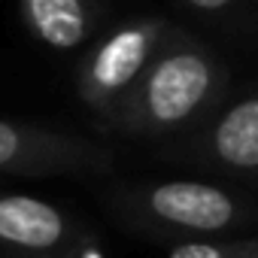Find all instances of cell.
Here are the masks:
<instances>
[{
  "label": "cell",
  "mask_w": 258,
  "mask_h": 258,
  "mask_svg": "<svg viewBox=\"0 0 258 258\" xmlns=\"http://www.w3.org/2000/svg\"><path fill=\"white\" fill-rule=\"evenodd\" d=\"M219 58L182 31H170L140 82L100 121L124 137H164L204 118L225 91Z\"/></svg>",
  "instance_id": "obj_1"
},
{
  "label": "cell",
  "mask_w": 258,
  "mask_h": 258,
  "mask_svg": "<svg viewBox=\"0 0 258 258\" xmlns=\"http://www.w3.org/2000/svg\"><path fill=\"white\" fill-rule=\"evenodd\" d=\"M170 31V22L155 16L131 19L112 28L82 55L76 67V91L79 100L97 115V121H103L140 82Z\"/></svg>",
  "instance_id": "obj_2"
},
{
  "label": "cell",
  "mask_w": 258,
  "mask_h": 258,
  "mask_svg": "<svg viewBox=\"0 0 258 258\" xmlns=\"http://www.w3.org/2000/svg\"><path fill=\"white\" fill-rule=\"evenodd\" d=\"M115 207L140 228L195 237L222 234L237 228L243 219V207L231 191L201 179H170L127 188L115 195Z\"/></svg>",
  "instance_id": "obj_3"
},
{
  "label": "cell",
  "mask_w": 258,
  "mask_h": 258,
  "mask_svg": "<svg viewBox=\"0 0 258 258\" xmlns=\"http://www.w3.org/2000/svg\"><path fill=\"white\" fill-rule=\"evenodd\" d=\"M0 258H100V243L64 207L0 191Z\"/></svg>",
  "instance_id": "obj_4"
},
{
  "label": "cell",
  "mask_w": 258,
  "mask_h": 258,
  "mask_svg": "<svg viewBox=\"0 0 258 258\" xmlns=\"http://www.w3.org/2000/svg\"><path fill=\"white\" fill-rule=\"evenodd\" d=\"M109 167L112 149L91 137L0 118V176H97Z\"/></svg>",
  "instance_id": "obj_5"
},
{
  "label": "cell",
  "mask_w": 258,
  "mask_h": 258,
  "mask_svg": "<svg viewBox=\"0 0 258 258\" xmlns=\"http://www.w3.org/2000/svg\"><path fill=\"white\" fill-rule=\"evenodd\" d=\"M191 155L228 173H258V94L222 109L195 143Z\"/></svg>",
  "instance_id": "obj_6"
},
{
  "label": "cell",
  "mask_w": 258,
  "mask_h": 258,
  "mask_svg": "<svg viewBox=\"0 0 258 258\" xmlns=\"http://www.w3.org/2000/svg\"><path fill=\"white\" fill-rule=\"evenodd\" d=\"M25 28L58 52H73L97 31V0H19Z\"/></svg>",
  "instance_id": "obj_7"
},
{
  "label": "cell",
  "mask_w": 258,
  "mask_h": 258,
  "mask_svg": "<svg viewBox=\"0 0 258 258\" xmlns=\"http://www.w3.org/2000/svg\"><path fill=\"white\" fill-rule=\"evenodd\" d=\"M167 258H258V240H213L195 237L170 249Z\"/></svg>",
  "instance_id": "obj_8"
},
{
  "label": "cell",
  "mask_w": 258,
  "mask_h": 258,
  "mask_svg": "<svg viewBox=\"0 0 258 258\" xmlns=\"http://www.w3.org/2000/svg\"><path fill=\"white\" fill-rule=\"evenodd\" d=\"M185 4L191 10H198V13H222V10L234 7L237 0H185Z\"/></svg>",
  "instance_id": "obj_9"
}]
</instances>
